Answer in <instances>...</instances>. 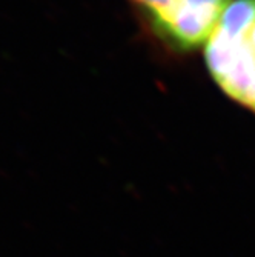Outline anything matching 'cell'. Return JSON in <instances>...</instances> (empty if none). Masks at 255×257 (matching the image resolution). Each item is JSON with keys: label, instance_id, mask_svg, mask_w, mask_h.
<instances>
[{"label": "cell", "instance_id": "3957f363", "mask_svg": "<svg viewBox=\"0 0 255 257\" xmlns=\"http://www.w3.org/2000/svg\"><path fill=\"white\" fill-rule=\"evenodd\" d=\"M129 4L143 22L145 28L155 37L169 17L175 0H129Z\"/></svg>", "mask_w": 255, "mask_h": 257}, {"label": "cell", "instance_id": "7a4b0ae2", "mask_svg": "<svg viewBox=\"0 0 255 257\" xmlns=\"http://www.w3.org/2000/svg\"><path fill=\"white\" fill-rule=\"evenodd\" d=\"M235 0H175L174 8L155 34L168 48L184 53L206 45L218 22Z\"/></svg>", "mask_w": 255, "mask_h": 257}, {"label": "cell", "instance_id": "6da1fadb", "mask_svg": "<svg viewBox=\"0 0 255 257\" xmlns=\"http://www.w3.org/2000/svg\"><path fill=\"white\" fill-rule=\"evenodd\" d=\"M207 69L227 97L255 114V0H235L204 45Z\"/></svg>", "mask_w": 255, "mask_h": 257}]
</instances>
